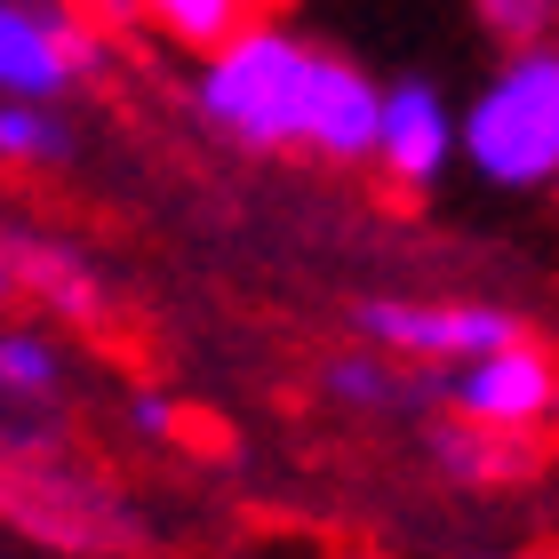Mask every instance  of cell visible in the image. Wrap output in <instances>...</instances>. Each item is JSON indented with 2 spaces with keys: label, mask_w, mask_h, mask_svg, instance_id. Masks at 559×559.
Returning <instances> with one entry per match:
<instances>
[{
  "label": "cell",
  "mask_w": 559,
  "mask_h": 559,
  "mask_svg": "<svg viewBox=\"0 0 559 559\" xmlns=\"http://www.w3.org/2000/svg\"><path fill=\"white\" fill-rule=\"evenodd\" d=\"M320 40H304L296 24H248L224 48L200 57L192 81V112L216 144L272 160V152H304V120H312V88H320Z\"/></svg>",
  "instance_id": "cell-1"
},
{
  "label": "cell",
  "mask_w": 559,
  "mask_h": 559,
  "mask_svg": "<svg viewBox=\"0 0 559 559\" xmlns=\"http://www.w3.org/2000/svg\"><path fill=\"white\" fill-rule=\"evenodd\" d=\"M464 168L496 192L559 185V40L503 48L488 88L464 105Z\"/></svg>",
  "instance_id": "cell-2"
},
{
  "label": "cell",
  "mask_w": 559,
  "mask_h": 559,
  "mask_svg": "<svg viewBox=\"0 0 559 559\" xmlns=\"http://www.w3.org/2000/svg\"><path fill=\"white\" fill-rule=\"evenodd\" d=\"M352 328L368 344L400 352V360H416V368H464L479 352L536 336L512 304H464V296H360L352 304Z\"/></svg>",
  "instance_id": "cell-3"
},
{
  "label": "cell",
  "mask_w": 559,
  "mask_h": 559,
  "mask_svg": "<svg viewBox=\"0 0 559 559\" xmlns=\"http://www.w3.org/2000/svg\"><path fill=\"white\" fill-rule=\"evenodd\" d=\"M112 64V40L81 0H0V96H72Z\"/></svg>",
  "instance_id": "cell-4"
},
{
  "label": "cell",
  "mask_w": 559,
  "mask_h": 559,
  "mask_svg": "<svg viewBox=\"0 0 559 559\" xmlns=\"http://www.w3.org/2000/svg\"><path fill=\"white\" fill-rule=\"evenodd\" d=\"M464 160V112L448 105L424 72H400L384 81V120H376V176L400 200L440 192V176Z\"/></svg>",
  "instance_id": "cell-5"
},
{
  "label": "cell",
  "mask_w": 559,
  "mask_h": 559,
  "mask_svg": "<svg viewBox=\"0 0 559 559\" xmlns=\"http://www.w3.org/2000/svg\"><path fill=\"white\" fill-rule=\"evenodd\" d=\"M440 408L496 424V431H544V424H559V360L536 336L479 352L464 368H440Z\"/></svg>",
  "instance_id": "cell-6"
},
{
  "label": "cell",
  "mask_w": 559,
  "mask_h": 559,
  "mask_svg": "<svg viewBox=\"0 0 559 559\" xmlns=\"http://www.w3.org/2000/svg\"><path fill=\"white\" fill-rule=\"evenodd\" d=\"M424 455H431V472H440L448 488H464V496H496V488H520V479L544 472L536 431H496V424H472L455 408H440L424 424Z\"/></svg>",
  "instance_id": "cell-7"
},
{
  "label": "cell",
  "mask_w": 559,
  "mask_h": 559,
  "mask_svg": "<svg viewBox=\"0 0 559 559\" xmlns=\"http://www.w3.org/2000/svg\"><path fill=\"white\" fill-rule=\"evenodd\" d=\"M376 120H384V81H368L352 57L328 48L320 88H312V120H304V152L328 168H376Z\"/></svg>",
  "instance_id": "cell-8"
},
{
  "label": "cell",
  "mask_w": 559,
  "mask_h": 559,
  "mask_svg": "<svg viewBox=\"0 0 559 559\" xmlns=\"http://www.w3.org/2000/svg\"><path fill=\"white\" fill-rule=\"evenodd\" d=\"M9 248H16L24 296H33L57 328H105L112 320V288H105V272H96L88 248H72L57 233H16Z\"/></svg>",
  "instance_id": "cell-9"
},
{
  "label": "cell",
  "mask_w": 559,
  "mask_h": 559,
  "mask_svg": "<svg viewBox=\"0 0 559 559\" xmlns=\"http://www.w3.org/2000/svg\"><path fill=\"white\" fill-rule=\"evenodd\" d=\"M320 400L328 408H352V416H408V408H440V384H424L416 360H400L384 344H352V352H328L320 360Z\"/></svg>",
  "instance_id": "cell-10"
},
{
  "label": "cell",
  "mask_w": 559,
  "mask_h": 559,
  "mask_svg": "<svg viewBox=\"0 0 559 559\" xmlns=\"http://www.w3.org/2000/svg\"><path fill=\"white\" fill-rule=\"evenodd\" d=\"M280 9H288V0H144V33L209 57V48H224L233 33H248V24H264Z\"/></svg>",
  "instance_id": "cell-11"
},
{
  "label": "cell",
  "mask_w": 559,
  "mask_h": 559,
  "mask_svg": "<svg viewBox=\"0 0 559 559\" xmlns=\"http://www.w3.org/2000/svg\"><path fill=\"white\" fill-rule=\"evenodd\" d=\"M81 129L64 120V96H0V168H64Z\"/></svg>",
  "instance_id": "cell-12"
},
{
  "label": "cell",
  "mask_w": 559,
  "mask_h": 559,
  "mask_svg": "<svg viewBox=\"0 0 559 559\" xmlns=\"http://www.w3.org/2000/svg\"><path fill=\"white\" fill-rule=\"evenodd\" d=\"M0 376H9L24 400H40V408H64V392H72L64 344L33 320H0Z\"/></svg>",
  "instance_id": "cell-13"
},
{
  "label": "cell",
  "mask_w": 559,
  "mask_h": 559,
  "mask_svg": "<svg viewBox=\"0 0 559 559\" xmlns=\"http://www.w3.org/2000/svg\"><path fill=\"white\" fill-rule=\"evenodd\" d=\"M64 455H72L64 408H40L0 376V464H64Z\"/></svg>",
  "instance_id": "cell-14"
},
{
  "label": "cell",
  "mask_w": 559,
  "mask_h": 559,
  "mask_svg": "<svg viewBox=\"0 0 559 559\" xmlns=\"http://www.w3.org/2000/svg\"><path fill=\"white\" fill-rule=\"evenodd\" d=\"M472 16L496 48H520V40H551L559 0H472Z\"/></svg>",
  "instance_id": "cell-15"
},
{
  "label": "cell",
  "mask_w": 559,
  "mask_h": 559,
  "mask_svg": "<svg viewBox=\"0 0 559 559\" xmlns=\"http://www.w3.org/2000/svg\"><path fill=\"white\" fill-rule=\"evenodd\" d=\"M129 431L136 440H176V400L168 392H129Z\"/></svg>",
  "instance_id": "cell-16"
},
{
  "label": "cell",
  "mask_w": 559,
  "mask_h": 559,
  "mask_svg": "<svg viewBox=\"0 0 559 559\" xmlns=\"http://www.w3.org/2000/svg\"><path fill=\"white\" fill-rule=\"evenodd\" d=\"M81 9L105 24V33H136V24H144V0H81Z\"/></svg>",
  "instance_id": "cell-17"
},
{
  "label": "cell",
  "mask_w": 559,
  "mask_h": 559,
  "mask_svg": "<svg viewBox=\"0 0 559 559\" xmlns=\"http://www.w3.org/2000/svg\"><path fill=\"white\" fill-rule=\"evenodd\" d=\"M16 296H24V272H16V248L0 240V320L16 312Z\"/></svg>",
  "instance_id": "cell-18"
},
{
  "label": "cell",
  "mask_w": 559,
  "mask_h": 559,
  "mask_svg": "<svg viewBox=\"0 0 559 559\" xmlns=\"http://www.w3.org/2000/svg\"><path fill=\"white\" fill-rule=\"evenodd\" d=\"M472 559H503V551H472Z\"/></svg>",
  "instance_id": "cell-19"
},
{
  "label": "cell",
  "mask_w": 559,
  "mask_h": 559,
  "mask_svg": "<svg viewBox=\"0 0 559 559\" xmlns=\"http://www.w3.org/2000/svg\"><path fill=\"white\" fill-rule=\"evenodd\" d=\"M536 559H559V551H536Z\"/></svg>",
  "instance_id": "cell-20"
},
{
  "label": "cell",
  "mask_w": 559,
  "mask_h": 559,
  "mask_svg": "<svg viewBox=\"0 0 559 559\" xmlns=\"http://www.w3.org/2000/svg\"><path fill=\"white\" fill-rule=\"evenodd\" d=\"M551 192H559V185H551Z\"/></svg>",
  "instance_id": "cell-21"
}]
</instances>
